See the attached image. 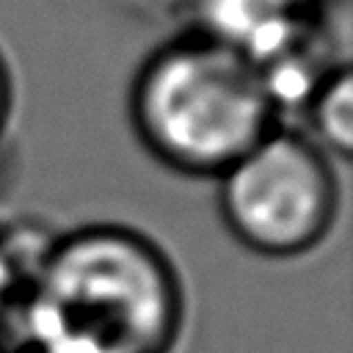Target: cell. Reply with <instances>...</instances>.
I'll list each match as a JSON object with an SVG mask.
<instances>
[{
    "label": "cell",
    "instance_id": "8",
    "mask_svg": "<svg viewBox=\"0 0 353 353\" xmlns=\"http://www.w3.org/2000/svg\"><path fill=\"white\" fill-rule=\"evenodd\" d=\"M0 353H11V345H8L3 336H0Z\"/></svg>",
    "mask_w": 353,
    "mask_h": 353
},
{
    "label": "cell",
    "instance_id": "1",
    "mask_svg": "<svg viewBox=\"0 0 353 353\" xmlns=\"http://www.w3.org/2000/svg\"><path fill=\"white\" fill-rule=\"evenodd\" d=\"M182 325L171 256L132 226L85 223L55 234L8 331L36 353H174Z\"/></svg>",
    "mask_w": 353,
    "mask_h": 353
},
{
    "label": "cell",
    "instance_id": "4",
    "mask_svg": "<svg viewBox=\"0 0 353 353\" xmlns=\"http://www.w3.org/2000/svg\"><path fill=\"white\" fill-rule=\"evenodd\" d=\"M309 135L328 157L347 160L353 152V74L347 63L323 72L306 94Z\"/></svg>",
    "mask_w": 353,
    "mask_h": 353
},
{
    "label": "cell",
    "instance_id": "7",
    "mask_svg": "<svg viewBox=\"0 0 353 353\" xmlns=\"http://www.w3.org/2000/svg\"><path fill=\"white\" fill-rule=\"evenodd\" d=\"M11 165H14V160H11V143H8V135H3L0 138V188L8 182Z\"/></svg>",
    "mask_w": 353,
    "mask_h": 353
},
{
    "label": "cell",
    "instance_id": "5",
    "mask_svg": "<svg viewBox=\"0 0 353 353\" xmlns=\"http://www.w3.org/2000/svg\"><path fill=\"white\" fill-rule=\"evenodd\" d=\"M22 273L6 245V237H3V226H0V336L8 331L11 325V317L17 312V303H19V295H22Z\"/></svg>",
    "mask_w": 353,
    "mask_h": 353
},
{
    "label": "cell",
    "instance_id": "3",
    "mask_svg": "<svg viewBox=\"0 0 353 353\" xmlns=\"http://www.w3.org/2000/svg\"><path fill=\"white\" fill-rule=\"evenodd\" d=\"M215 182L226 232L259 256L309 254L336 223L334 163L303 132L270 130Z\"/></svg>",
    "mask_w": 353,
    "mask_h": 353
},
{
    "label": "cell",
    "instance_id": "9",
    "mask_svg": "<svg viewBox=\"0 0 353 353\" xmlns=\"http://www.w3.org/2000/svg\"><path fill=\"white\" fill-rule=\"evenodd\" d=\"M11 353H36V350H30V347H19V345H14V347H11Z\"/></svg>",
    "mask_w": 353,
    "mask_h": 353
},
{
    "label": "cell",
    "instance_id": "6",
    "mask_svg": "<svg viewBox=\"0 0 353 353\" xmlns=\"http://www.w3.org/2000/svg\"><path fill=\"white\" fill-rule=\"evenodd\" d=\"M11 108H14V80H11V69L6 63V55L0 52V138L6 135Z\"/></svg>",
    "mask_w": 353,
    "mask_h": 353
},
{
    "label": "cell",
    "instance_id": "2",
    "mask_svg": "<svg viewBox=\"0 0 353 353\" xmlns=\"http://www.w3.org/2000/svg\"><path fill=\"white\" fill-rule=\"evenodd\" d=\"M265 69L212 30L154 47L130 85V124L143 149L185 176L218 179L279 127Z\"/></svg>",
    "mask_w": 353,
    "mask_h": 353
}]
</instances>
